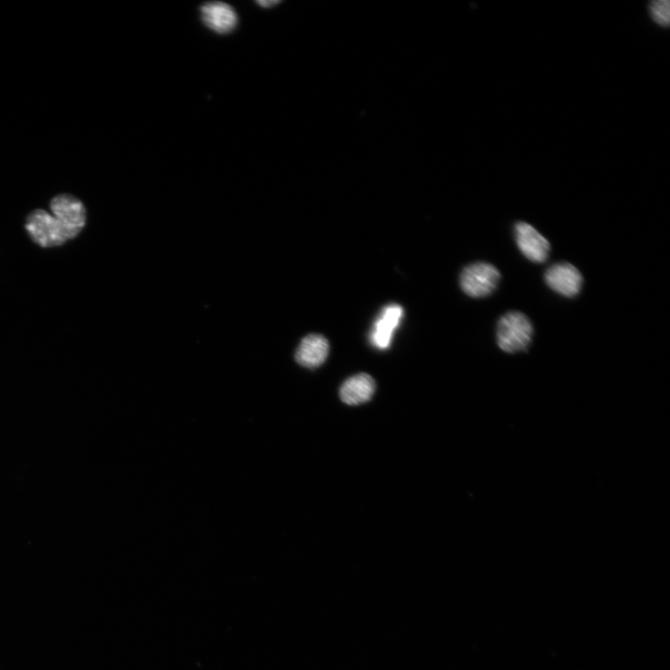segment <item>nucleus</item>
Masks as SVG:
<instances>
[{
    "instance_id": "nucleus-1",
    "label": "nucleus",
    "mask_w": 670,
    "mask_h": 670,
    "mask_svg": "<svg viewBox=\"0 0 670 670\" xmlns=\"http://www.w3.org/2000/svg\"><path fill=\"white\" fill-rule=\"evenodd\" d=\"M533 333V324L527 315L510 311L502 316L498 322L497 342L502 351L515 354L528 349Z\"/></svg>"
},
{
    "instance_id": "nucleus-2",
    "label": "nucleus",
    "mask_w": 670,
    "mask_h": 670,
    "mask_svg": "<svg viewBox=\"0 0 670 670\" xmlns=\"http://www.w3.org/2000/svg\"><path fill=\"white\" fill-rule=\"evenodd\" d=\"M25 230L30 239L44 248L62 246L72 240L63 223L43 209L34 210L28 215Z\"/></svg>"
},
{
    "instance_id": "nucleus-3",
    "label": "nucleus",
    "mask_w": 670,
    "mask_h": 670,
    "mask_svg": "<svg viewBox=\"0 0 670 670\" xmlns=\"http://www.w3.org/2000/svg\"><path fill=\"white\" fill-rule=\"evenodd\" d=\"M501 274L492 264L478 262L464 269L460 276L462 291L472 298L492 294L498 286Z\"/></svg>"
},
{
    "instance_id": "nucleus-4",
    "label": "nucleus",
    "mask_w": 670,
    "mask_h": 670,
    "mask_svg": "<svg viewBox=\"0 0 670 670\" xmlns=\"http://www.w3.org/2000/svg\"><path fill=\"white\" fill-rule=\"evenodd\" d=\"M50 207L72 240L77 238L86 225L87 213L84 203L74 196L62 194L53 199Z\"/></svg>"
},
{
    "instance_id": "nucleus-5",
    "label": "nucleus",
    "mask_w": 670,
    "mask_h": 670,
    "mask_svg": "<svg viewBox=\"0 0 670 670\" xmlns=\"http://www.w3.org/2000/svg\"><path fill=\"white\" fill-rule=\"evenodd\" d=\"M517 248L531 262H546L550 252V243L530 223L517 222L515 225Z\"/></svg>"
},
{
    "instance_id": "nucleus-6",
    "label": "nucleus",
    "mask_w": 670,
    "mask_h": 670,
    "mask_svg": "<svg viewBox=\"0 0 670 670\" xmlns=\"http://www.w3.org/2000/svg\"><path fill=\"white\" fill-rule=\"evenodd\" d=\"M545 281L557 294L574 298L580 293L584 280L574 265L563 262L551 266L546 271Z\"/></svg>"
},
{
    "instance_id": "nucleus-7",
    "label": "nucleus",
    "mask_w": 670,
    "mask_h": 670,
    "mask_svg": "<svg viewBox=\"0 0 670 670\" xmlns=\"http://www.w3.org/2000/svg\"><path fill=\"white\" fill-rule=\"evenodd\" d=\"M403 316V309L399 305L386 307L372 329L370 342L379 350H387L391 344L395 330Z\"/></svg>"
},
{
    "instance_id": "nucleus-8",
    "label": "nucleus",
    "mask_w": 670,
    "mask_h": 670,
    "mask_svg": "<svg viewBox=\"0 0 670 670\" xmlns=\"http://www.w3.org/2000/svg\"><path fill=\"white\" fill-rule=\"evenodd\" d=\"M203 23L218 34H229L238 25V15L233 7L223 3H210L201 9Z\"/></svg>"
},
{
    "instance_id": "nucleus-9",
    "label": "nucleus",
    "mask_w": 670,
    "mask_h": 670,
    "mask_svg": "<svg viewBox=\"0 0 670 670\" xmlns=\"http://www.w3.org/2000/svg\"><path fill=\"white\" fill-rule=\"evenodd\" d=\"M329 349V342L322 335L310 334L298 347L295 360L305 368L315 369L325 362Z\"/></svg>"
},
{
    "instance_id": "nucleus-10",
    "label": "nucleus",
    "mask_w": 670,
    "mask_h": 670,
    "mask_svg": "<svg viewBox=\"0 0 670 670\" xmlns=\"http://www.w3.org/2000/svg\"><path fill=\"white\" fill-rule=\"evenodd\" d=\"M374 379L366 374H360L349 379L340 389L341 400L350 406H357L369 401L376 391Z\"/></svg>"
},
{
    "instance_id": "nucleus-11",
    "label": "nucleus",
    "mask_w": 670,
    "mask_h": 670,
    "mask_svg": "<svg viewBox=\"0 0 670 670\" xmlns=\"http://www.w3.org/2000/svg\"><path fill=\"white\" fill-rule=\"evenodd\" d=\"M649 12L655 23L660 26H668L670 22V4L668 0H655L650 4Z\"/></svg>"
},
{
    "instance_id": "nucleus-12",
    "label": "nucleus",
    "mask_w": 670,
    "mask_h": 670,
    "mask_svg": "<svg viewBox=\"0 0 670 670\" xmlns=\"http://www.w3.org/2000/svg\"><path fill=\"white\" fill-rule=\"evenodd\" d=\"M278 4L279 2H257V5H259L262 8H271Z\"/></svg>"
}]
</instances>
